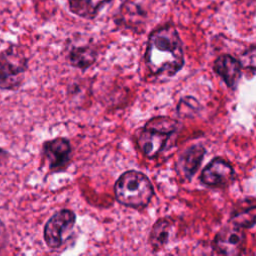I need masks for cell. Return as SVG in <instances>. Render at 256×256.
I'll list each match as a JSON object with an SVG mask.
<instances>
[{"label": "cell", "mask_w": 256, "mask_h": 256, "mask_svg": "<svg viewBox=\"0 0 256 256\" xmlns=\"http://www.w3.org/2000/svg\"><path fill=\"white\" fill-rule=\"evenodd\" d=\"M145 60L155 75L173 76L184 65V52L180 36L172 25L154 30L148 39Z\"/></svg>", "instance_id": "cell-1"}, {"label": "cell", "mask_w": 256, "mask_h": 256, "mask_svg": "<svg viewBox=\"0 0 256 256\" xmlns=\"http://www.w3.org/2000/svg\"><path fill=\"white\" fill-rule=\"evenodd\" d=\"M117 201L130 208H145L151 201L154 190L148 177L138 171L130 170L123 173L115 183Z\"/></svg>", "instance_id": "cell-2"}, {"label": "cell", "mask_w": 256, "mask_h": 256, "mask_svg": "<svg viewBox=\"0 0 256 256\" xmlns=\"http://www.w3.org/2000/svg\"><path fill=\"white\" fill-rule=\"evenodd\" d=\"M176 127L177 122L168 117L150 120L138 136V146L143 154L150 159L155 158L163 150Z\"/></svg>", "instance_id": "cell-3"}, {"label": "cell", "mask_w": 256, "mask_h": 256, "mask_svg": "<svg viewBox=\"0 0 256 256\" xmlns=\"http://www.w3.org/2000/svg\"><path fill=\"white\" fill-rule=\"evenodd\" d=\"M28 60L16 47L0 54V89L16 90L23 83Z\"/></svg>", "instance_id": "cell-4"}, {"label": "cell", "mask_w": 256, "mask_h": 256, "mask_svg": "<svg viewBox=\"0 0 256 256\" xmlns=\"http://www.w3.org/2000/svg\"><path fill=\"white\" fill-rule=\"evenodd\" d=\"M76 222L73 211L63 209L56 212L46 223L44 228V239L52 250L59 249L67 240Z\"/></svg>", "instance_id": "cell-5"}, {"label": "cell", "mask_w": 256, "mask_h": 256, "mask_svg": "<svg viewBox=\"0 0 256 256\" xmlns=\"http://www.w3.org/2000/svg\"><path fill=\"white\" fill-rule=\"evenodd\" d=\"M245 244V235L241 227L231 224L218 232L214 240V249L223 255H239Z\"/></svg>", "instance_id": "cell-6"}, {"label": "cell", "mask_w": 256, "mask_h": 256, "mask_svg": "<svg viewBox=\"0 0 256 256\" xmlns=\"http://www.w3.org/2000/svg\"><path fill=\"white\" fill-rule=\"evenodd\" d=\"M43 154L53 171H60L69 163L71 156V145L66 138H56L43 144Z\"/></svg>", "instance_id": "cell-7"}, {"label": "cell", "mask_w": 256, "mask_h": 256, "mask_svg": "<svg viewBox=\"0 0 256 256\" xmlns=\"http://www.w3.org/2000/svg\"><path fill=\"white\" fill-rule=\"evenodd\" d=\"M234 175L232 166L223 159H214L203 170L201 180L209 186H224L228 184Z\"/></svg>", "instance_id": "cell-8"}, {"label": "cell", "mask_w": 256, "mask_h": 256, "mask_svg": "<svg viewBox=\"0 0 256 256\" xmlns=\"http://www.w3.org/2000/svg\"><path fill=\"white\" fill-rule=\"evenodd\" d=\"M214 70L230 88H235L241 78L240 61L229 55L220 56L215 61Z\"/></svg>", "instance_id": "cell-9"}, {"label": "cell", "mask_w": 256, "mask_h": 256, "mask_svg": "<svg viewBox=\"0 0 256 256\" xmlns=\"http://www.w3.org/2000/svg\"><path fill=\"white\" fill-rule=\"evenodd\" d=\"M70 11L88 20L96 18L99 12L113 0H67Z\"/></svg>", "instance_id": "cell-10"}, {"label": "cell", "mask_w": 256, "mask_h": 256, "mask_svg": "<svg viewBox=\"0 0 256 256\" xmlns=\"http://www.w3.org/2000/svg\"><path fill=\"white\" fill-rule=\"evenodd\" d=\"M98 52L91 45H82L73 47L68 54L69 63L76 68L86 70L97 60Z\"/></svg>", "instance_id": "cell-11"}, {"label": "cell", "mask_w": 256, "mask_h": 256, "mask_svg": "<svg viewBox=\"0 0 256 256\" xmlns=\"http://www.w3.org/2000/svg\"><path fill=\"white\" fill-rule=\"evenodd\" d=\"M205 155V149L201 145H195L187 149L180 158V169L185 177H192L198 170L203 157Z\"/></svg>", "instance_id": "cell-12"}, {"label": "cell", "mask_w": 256, "mask_h": 256, "mask_svg": "<svg viewBox=\"0 0 256 256\" xmlns=\"http://www.w3.org/2000/svg\"><path fill=\"white\" fill-rule=\"evenodd\" d=\"M232 224L241 227L249 228L256 223V201L246 200L240 203L235 209L231 217Z\"/></svg>", "instance_id": "cell-13"}, {"label": "cell", "mask_w": 256, "mask_h": 256, "mask_svg": "<svg viewBox=\"0 0 256 256\" xmlns=\"http://www.w3.org/2000/svg\"><path fill=\"white\" fill-rule=\"evenodd\" d=\"M172 225L166 219H161L155 223L150 235V244L154 250L162 249L169 241Z\"/></svg>", "instance_id": "cell-14"}, {"label": "cell", "mask_w": 256, "mask_h": 256, "mask_svg": "<svg viewBox=\"0 0 256 256\" xmlns=\"http://www.w3.org/2000/svg\"><path fill=\"white\" fill-rule=\"evenodd\" d=\"M240 64L244 68L256 70V47L248 49L241 55Z\"/></svg>", "instance_id": "cell-15"}, {"label": "cell", "mask_w": 256, "mask_h": 256, "mask_svg": "<svg viewBox=\"0 0 256 256\" xmlns=\"http://www.w3.org/2000/svg\"><path fill=\"white\" fill-rule=\"evenodd\" d=\"M8 242V233L4 224L0 221V250H2Z\"/></svg>", "instance_id": "cell-16"}, {"label": "cell", "mask_w": 256, "mask_h": 256, "mask_svg": "<svg viewBox=\"0 0 256 256\" xmlns=\"http://www.w3.org/2000/svg\"><path fill=\"white\" fill-rule=\"evenodd\" d=\"M8 158H9V154L7 153V151L0 148V165L4 164V162H6Z\"/></svg>", "instance_id": "cell-17"}]
</instances>
